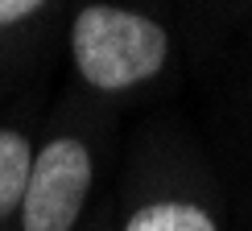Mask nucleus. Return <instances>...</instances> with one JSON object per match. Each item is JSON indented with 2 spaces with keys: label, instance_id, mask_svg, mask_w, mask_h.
Wrapping results in <instances>:
<instances>
[{
  "label": "nucleus",
  "instance_id": "4",
  "mask_svg": "<svg viewBox=\"0 0 252 231\" xmlns=\"http://www.w3.org/2000/svg\"><path fill=\"white\" fill-rule=\"evenodd\" d=\"M124 231H219V227L203 206L165 198V202H149L141 211H132Z\"/></svg>",
  "mask_w": 252,
  "mask_h": 231
},
{
  "label": "nucleus",
  "instance_id": "5",
  "mask_svg": "<svg viewBox=\"0 0 252 231\" xmlns=\"http://www.w3.org/2000/svg\"><path fill=\"white\" fill-rule=\"evenodd\" d=\"M37 13H46L41 0H0V29L25 25V21H33Z\"/></svg>",
  "mask_w": 252,
  "mask_h": 231
},
{
  "label": "nucleus",
  "instance_id": "2",
  "mask_svg": "<svg viewBox=\"0 0 252 231\" xmlns=\"http://www.w3.org/2000/svg\"><path fill=\"white\" fill-rule=\"evenodd\" d=\"M91 177L95 161L83 141L54 136L50 144H41L21 194V231H75L91 194Z\"/></svg>",
  "mask_w": 252,
  "mask_h": 231
},
{
  "label": "nucleus",
  "instance_id": "1",
  "mask_svg": "<svg viewBox=\"0 0 252 231\" xmlns=\"http://www.w3.org/2000/svg\"><path fill=\"white\" fill-rule=\"evenodd\" d=\"M170 58V33L153 17L116 4H87L70 25V62L95 91H132Z\"/></svg>",
  "mask_w": 252,
  "mask_h": 231
},
{
  "label": "nucleus",
  "instance_id": "3",
  "mask_svg": "<svg viewBox=\"0 0 252 231\" xmlns=\"http://www.w3.org/2000/svg\"><path fill=\"white\" fill-rule=\"evenodd\" d=\"M29 165H33V144H29V136L17 132V128H0V223L13 211H21Z\"/></svg>",
  "mask_w": 252,
  "mask_h": 231
}]
</instances>
